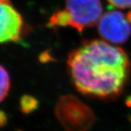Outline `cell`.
I'll return each mask as SVG.
<instances>
[{
  "label": "cell",
  "instance_id": "ba28073f",
  "mask_svg": "<svg viewBox=\"0 0 131 131\" xmlns=\"http://www.w3.org/2000/svg\"><path fill=\"white\" fill-rule=\"evenodd\" d=\"M10 88V80H9V75L7 71L5 68L1 66V95L0 99L1 101H4L7 94L9 93Z\"/></svg>",
  "mask_w": 131,
  "mask_h": 131
},
{
  "label": "cell",
  "instance_id": "7c38bea8",
  "mask_svg": "<svg viewBox=\"0 0 131 131\" xmlns=\"http://www.w3.org/2000/svg\"><path fill=\"white\" fill-rule=\"evenodd\" d=\"M126 18L127 20V21H128L130 24H131V10L130 11H129V12L127 13Z\"/></svg>",
  "mask_w": 131,
  "mask_h": 131
},
{
  "label": "cell",
  "instance_id": "8fae6325",
  "mask_svg": "<svg viewBox=\"0 0 131 131\" xmlns=\"http://www.w3.org/2000/svg\"><path fill=\"white\" fill-rule=\"evenodd\" d=\"M7 123V116L3 111H1V114H0V124H1V127H4V125H6Z\"/></svg>",
  "mask_w": 131,
  "mask_h": 131
},
{
  "label": "cell",
  "instance_id": "52a82bcc",
  "mask_svg": "<svg viewBox=\"0 0 131 131\" xmlns=\"http://www.w3.org/2000/svg\"><path fill=\"white\" fill-rule=\"evenodd\" d=\"M39 106V101L37 98L29 95H24L20 101V108L22 112L29 114L35 111Z\"/></svg>",
  "mask_w": 131,
  "mask_h": 131
},
{
  "label": "cell",
  "instance_id": "277c9868",
  "mask_svg": "<svg viewBox=\"0 0 131 131\" xmlns=\"http://www.w3.org/2000/svg\"><path fill=\"white\" fill-rule=\"evenodd\" d=\"M98 28L101 37L114 44H122L130 37V24L119 11L104 13L98 21Z\"/></svg>",
  "mask_w": 131,
  "mask_h": 131
},
{
  "label": "cell",
  "instance_id": "6da1fadb",
  "mask_svg": "<svg viewBox=\"0 0 131 131\" xmlns=\"http://www.w3.org/2000/svg\"><path fill=\"white\" fill-rule=\"evenodd\" d=\"M71 82L82 93L100 99H114L122 93L130 72L126 52L102 40L83 43L69 55Z\"/></svg>",
  "mask_w": 131,
  "mask_h": 131
},
{
  "label": "cell",
  "instance_id": "7a4b0ae2",
  "mask_svg": "<svg viewBox=\"0 0 131 131\" xmlns=\"http://www.w3.org/2000/svg\"><path fill=\"white\" fill-rule=\"evenodd\" d=\"M54 112L66 131H88L95 121L93 110L71 94L63 95L58 100Z\"/></svg>",
  "mask_w": 131,
  "mask_h": 131
},
{
  "label": "cell",
  "instance_id": "8992f818",
  "mask_svg": "<svg viewBox=\"0 0 131 131\" xmlns=\"http://www.w3.org/2000/svg\"><path fill=\"white\" fill-rule=\"evenodd\" d=\"M71 26L72 19L67 9L59 10L51 16L47 24V27L56 28L58 26Z\"/></svg>",
  "mask_w": 131,
  "mask_h": 131
},
{
  "label": "cell",
  "instance_id": "30bf717a",
  "mask_svg": "<svg viewBox=\"0 0 131 131\" xmlns=\"http://www.w3.org/2000/svg\"><path fill=\"white\" fill-rule=\"evenodd\" d=\"M39 60L42 63H47L48 61H52V58L51 57V56L50 55L49 52H42V54L39 56Z\"/></svg>",
  "mask_w": 131,
  "mask_h": 131
},
{
  "label": "cell",
  "instance_id": "3957f363",
  "mask_svg": "<svg viewBox=\"0 0 131 131\" xmlns=\"http://www.w3.org/2000/svg\"><path fill=\"white\" fill-rule=\"evenodd\" d=\"M66 5L72 19L71 27L80 33L97 24L103 15L101 0H66Z\"/></svg>",
  "mask_w": 131,
  "mask_h": 131
},
{
  "label": "cell",
  "instance_id": "5b68a950",
  "mask_svg": "<svg viewBox=\"0 0 131 131\" xmlns=\"http://www.w3.org/2000/svg\"><path fill=\"white\" fill-rule=\"evenodd\" d=\"M0 42H17L20 39L24 22L21 15L9 0H0Z\"/></svg>",
  "mask_w": 131,
  "mask_h": 131
},
{
  "label": "cell",
  "instance_id": "9c48e42d",
  "mask_svg": "<svg viewBox=\"0 0 131 131\" xmlns=\"http://www.w3.org/2000/svg\"><path fill=\"white\" fill-rule=\"evenodd\" d=\"M113 7L119 9H126L131 7V0H107Z\"/></svg>",
  "mask_w": 131,
  "mask_h": 131
}]
</instances>
